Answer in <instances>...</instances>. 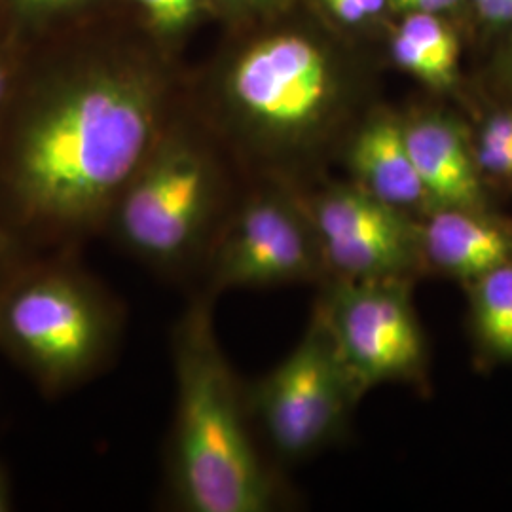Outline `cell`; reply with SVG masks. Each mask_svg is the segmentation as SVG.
Instances as JSON below:
<instances>
[{
  "instance_id": "1",
  "label": "cell",
  "mask_w": 512,
  "mask_h": 512,
  "mask_svg": "<svg viewBox=\"0 0 512 512\" xmlns=\"http://www.w3.org/2000/svg\"><path fill=\"white\" fill-rule=\"evenodd\" d=\"M162 92L152 74L95 69L23 109L0 169V217L31 251L73 249L105 232L160 135Z\"/></svg>"
},
{
  "instance_id": "2",
  "label": "cell",
  "mask_w": 512,
  "mask_h": 512,
  "mask_svg": "<svg viewBox=\"0 0 512 512\" xmlns=\"http://www.w3.org/2000/svg\"><path fill=\"white\" fill-rule=\"evenodd\" d=\"M213 306L215 296L200 291L171 330L167 503L183 512L279 511L289 492L258 446L245 384L220 348Z\"/></svg>"
},
{
  "instance_id": "3",
  "label": "cell",
  "mask_w": 512,
  "mask_h": 512,
  "mask_svg": "<svg viewBox=\"0 0 512 512\" xmlns=\"http://www.w3.org/2000/svg\"><path fill=\"white\" fill-rule=\"evenodd\" d=\"M122 332L118 298L63 256L31 258L0 287V349L48 397L101 374Z\"/></svg>"
},
{
  "instance_id": "4",
  "label": "cell",
  "mask_w": 512,
  "mask_h": 512,
  "mask_svg": "<svg viewBox=\"0 0 512 512\" xmlns=\"http://www.w3.org/2000/svg\"><path fill=\"white\" fill-rule=\"evenodd\" d=\"M232 205L198 143L158 135L116 198L105 232L156 274L183 277L202 272Z\"/></svg>"
},
{
  "instance_id": "5",
  "label": "cell",
  "mask_w": 512,
  "mask_h": 512,
  "mask_svg": "<svg viewBox=\"0 0 512 512\" xmlns=\"http://www.w3.org/2000/svg\"><path fill=\"white\" fill-rule=\"evenodd\" d=\"M228 116L272 158L306 154L342 116L344 80L311 40L281 35L239 55L222 84Z\"/></svg>"
},
{
  "instance_id": "6",
  "label": "cell",
  "mask_w": 512,
  "mask_h": 512,
  "mask_svg": "<svg viewBox=\"0 0 512 512\" xmlns=\"http://www.w3.org/2000/svg\"><path fill=\"white\" fill-rule=\"evenodd\" d=\"M258 439L275 458L294 463L346 439L363 393L313 304L308 327L274 368L245 385Z\"/></svg>"
},
{
  "instance_id": "7",
  "label": "cell",
  "mask_w": 512,
  "mask_h": 512,
  "mask_svg": "<svg viewBox=\"0 0 512 512\" xmlns=\"http://www.w3.org/2000/svg\"><path fill=\"white\" fill-rule=\"evenodd\" d=\"M200 274L202 291L215 298L228 291L327 281L302 190L272 181L234 202Z\"/></svg>"
},
{
  "instance_id": "8",
  "label": "cell",
  "mask_w": 512,
  "mask_h": 512,
  "mask_svg": "<svg viewBox=\"0 0 512 512\" xmlns=\"http://www.w3.org/2000/svg\"><path fill=\"white\" fill-rule=\"evenodd\" d=\"M412 279H327L317 304L353 382L366 395L387 384L429 385V346Z\"/></svg>"
},
{
  "instance_id": "9",
  "label": "cell",
  "mask_w": 512,
  "mask_h": 512,
  "mask_svg": "<svg viewBox=\"0 0 512 512\" xmlns=\"http://www.w3.org/2000/svg\"><path fill=\"white\" fill-rule=\"evenodd\" d=\"M302 196L327 279L425 277L418 217L387 205L351 181L302 190Z\"/></svg>"
},
{
  "instance_id": "10",
  "label": "cell",
  "mask_w": 512,
  "mask_h": 512,
  "mask_svg": "<svg viewBox=\"0 0 512 512\" xmlns=\"http://www.w3.org/2000/svg\"><path fill=\"white\" fill-rule=\"evenodd\" d=\"M425 275L463 287L512 260V219L494 207H439L420 219Z\"/></svg>"
},
{
  "instance_id": "11",
  "label": "cell",
  "mask_w": 512,
  "mask_h": 512,
  "mask_svg": "<svg viewBox=\"0 0 512 512\" xmlns=\"http://www.w3.org/2000/svg\"><path fill=\"white\" fill-rule=\"evenodd\" d=\"M403 120L410 156L433 209L494 207L476 162L473 131L458 116L429 110Z\"/></svg>"
},
{
  "instance_id": "12",
  "label": "cell",
  "mask_w": 512,
  "mask_h": 512,
  "mask_svg": "<svg viewBox=\"0 0 512 512\" xmlns=\"http://www.w3.org/2000/svg\"><path fill=\"white\" fill-rule=\"evenodd\" d=\"M346 165L351 183L387 205L418 219L433 211L408 150L403 118L389 112L366 116L349 135Z\"/></svg>"
},
{
  "instance_id": "13",
  "label": "cell",
  "mask_w": 512,
  "mask_h": 512,
  "mask_svg": "<svg viewBox=\"0 0 512 512\" xmlns=\"http://www.w3.org/2000/svg\"><path fill=\"white\" fill-rule=\"evenodd\" d=\"M391 52L397 65L433 90H452L459 78V38L439 14L414 12L397 29Z\"/></svg>"
},
{
  "instance_id": "14",
  "label": "cell",
  "mask_w": 512,
  "mask_h": 512,
  "mask_svg": "<svg viewBox=\"0 0 512 512\" xmlns=\"http://www.w3.org/2000/svg\"><path fill=\"white\" fill-rule=\"evenodd\" d=\"M463 289L478 365L512 366V260Z\"/></svg>"
},
{
  "instance_id": "15",
  "label": "cell",
  "mask_w": 512,
  "mask_h": 512,
  "mask_svg": "<svg viewBox=\"0 0 512 512\" xmlns=\"http://www.w3.org/2000/svg\"><path fill=\"white\" fill-rule=\"evenodd\" d=\"M475 141L476 162L488 188H509L512 175V105L490 110L478 124Z\"/></svg>"
},
{
  "instance_id": "16",
  "label": "cell",
  "mask_w": 512,
  "mask_h": 512,
  "mask_svg": "<svg viewBox=\"0 0 512 512\" xmlns=\"http://www.w3.org/2000/svg\"><path fill=\"white\" fill-rule=\"evenodd\" d=\"M25 241L0 217V287L33 256Z\"/></svg>"
},
{
  "instance_id": "17",
  "label": "cell",
  "mask_w": 512,
  "mask_h": 512,
  "mask_svg": "<svg viewBox=\"0 0 512 512\" xmlns=\"http://www.w3.org/2000/svg\"><path fill=\"white\" fill-rule=\"evenodd\" d=\"M476 18L488 29H512V0H473Z\"/></svg>"
},
{
  "instance_id": "18",
  "label": "cell",
  "mask_w": 512,
  "mask_h": 512,
  "mask_svg": "<svg viewBox=\"0 0 512 512\" xmlns=\"http://www.w3.org/2000/svg\"><path fill=\"white\" fill-rule=\"evenodd\" d=\"M494 84L512 105V29L494 59Z\"/></svg>"
},
{
  "instance_id": "19",
  "label": "cell",
  "mask_w": 512,
  "mask_h": 512,
  "mask_svg": "<svg viewBox=\"0 0 512 512\" xmlns=\"http://www.w3.org/2000/svg\"><path fill=\"white\" fill-rule=\"evenodd\" d=\"M467 0H389L395 8H401L408 14L414 12H429V14H442L448 10H454Z\"/></svg>"
},
{
  "instance_id": "20",
  "label": "cell",
  "mask_w": 512,
  "mask_h": 512,
  "mask_svg": "<svg viewBox=\"0 0 512 512\" xmlns=\"http://www.w3.org/2000/svg\"><path fill=\"white\" fill-rule=\"evenodd\" d=\"M330 14L348 25H357L368 19L365 8L357 0H321Z\"/></svg>"
},
{
  "instance_id": "21",
  "label": "cell",
  "mask_w": 512,
  "mask_h": 512,
  "mask_svg": "<svg viewBox=\"0 0 512 512\" xmlns=\"http://www.w3.org/2000/svg\"><path fill=\"white\" fill-rule=\"evenodd\" d=\"M198 2L200 0H167L169 16H171V29L181 27L188 19L192 18Z\"/></svg>"
},
{
  "instance_id": "22",
  "label": "cell",
  "mask_w": 512,
  "mask_h": 512,
  "mask_svg": "<svg viewBox=\"0 0 512 512\" xmlns=\"http://www.w3.org/2000/svg\"><path fill=\"white\" fill-rule=\"evenodd\" d=\"M152 21L164 29H171V16H169V4L167 0H137Z\"/></svg>"
},
{
  "instance_id": "23",
  "label": "cell",
  "mask_w": 512,
  "mask_h": 512,
  "mask_svg": "<svg viewBox=\"0 0 512 512\" xmlns=\"http://www.w3.org/2000/svg\"><path fill=\"white\" fill-rule=\"evenodd\" d=\"M10 511H14V486L4 461L0 459V512Z\"/></svg>"
},
{
  "instance_id": "24",
  "label": "cell",
  "mask_w": 512,
  "mask_h": 512,
  "mask_svg": "<svg viewBox=\"0 0 512 512\" xmlns=\"http://www.w3.org/2000/svg\"><path fill=\"white\" fill-rule=\"evenodd\" d=\"M23 2H27L29 6L44 8V6H61V4H67V2H73V0H23Z\"/></svg>"
},
{
  "instance_id": "25",
  "label": "cell",
  "mask_w": 512,
  "mask_h": 512,
  "mask_svg": "<svg viewBox=\"0 0 512 512\" xmlns=\"http://www.w3.org/2000/svg\"><path fill=\"white\" fill-rule=\"evenodd\" d=\"M6 93H8V74L4 71V67L0 65V107L4 105Z\"/></svg>"
},
{
  "instance_id": "26",
  "label": "cell",
  "mask_w": 512,
  "mask_h": 512,
  "mask_svg": "<svg viewBox=\"0 0 512 512\" xmlns=\"http://www.w3.org/2000/svg\"><path fill=\"white\" fill-rule=\"evenodd\" d=\"M239 2H249V0H239Z\"/></svg>"
}]
</instances>
